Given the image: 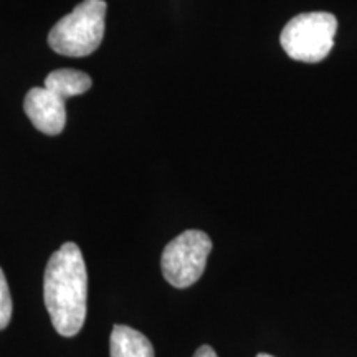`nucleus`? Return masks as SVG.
Wrapping results in <instances>:
<instances>
[{
  "label": "nucleus",
  "mask_w": 357,
  "mask_h": 357,
  "mask_svg": "<svg viewBox=\"0 0 357 357\" xmlns=\"http://www.w3.org/2000/svg\"><path fill=\"white\" fill-rule=\"evenodd\" d=\"M12 319V298L6 275L0 268V331L6 329Z\"/></svg>",
  "instance_id": "nucleus-8"
},
{
  "label": "nucleus",
  "mask_w": 357,
  "mask_h": 357,
  "mask_svg": "<svg viewBox=\"0 0 357 357\" xmlns=\"http://www.w3.org/2000/svg\"><path fill=\"white\" fill-rule=\"evenodd\" d=\"M109 352L111 357H155L149 339L123 324H116L111 331Z\"/></svg>",
  "instance_id": "nucleus-6"
},
{
  "label": "nucleus",
  "mask_w": 357,
  "mask_h": 357,
  "mask_svg": "<svg viewBox=\"0 0 357 357\" xmlns=\"http://www.w3.org/2000/svg\"><path fill=\"white\" fill-rule=\"evenodd\" d=\"M105 0H83L68 15L58 20L48 33V45L63 56H88L105 37Z\"/></svg>",
  "instance_id": "nucleus-2"
},
{
  "label": "nucleus",
  "mask_w": 357,
  "mask_h": 357,
  "mask_svg": "<svg viewBox=\"0 0 357 357\" xmlns=\"http://www.w3.org/2000/svg\"><path fill=\"white\" fill-rule=\"evenodd\" d=\"M43 298L55 331L65 337L77 336L86 318L88 301L86 265L77 243L61 245L48 260Z\"/></svg>",
  "instance_id": "nucleus-1"
},
{
  "label": "nucleus",
  "mask_w": 357,
  "mask_h": 357,
  "mask_svg": "<svg viewBox=\"0 0 357 357\" xmlns=\"http://www.w3.org/2000/svg\"><path fill=\"white\" fill-rule=\"evenodd\" d=\"M257 357H273V356H270V354H263V352H261V354H258Z\"/></svg>",
  "instance_id": "nucleus-10"
},
{
  "label": "nucleus",
  "mask_w": 357,
  "mask_h": 357,
  "mask_svg": "<svg viewBox=\"0 0 357 357\" xmlns=\"http://www.w3.org/2000/svg\"><path fill=\"white\" fill-rule=\"evenodd\" d=\"M45 88L66 101L68 98L86 93L91 88V77L78 70H55L45 78Z\"/></svg>",
  "instance_id": "nucleus-7"
},
{
  "label": "nucleus",
  "mask_w": 357,
  "mask_h": 357,
  "mask_svg": "<svg viewBox=\"0 0 357 357\" xmlns=\"http://www.w3.org/2000/svg\"><path fill=\"white\" fill-rule=\"evenodd\" d=\"M212 240L202 230H185L167 243L160 258L164 278L174 288H189L197 283L207 266Z\"/></svg>",
  "instance_id": "nucleus-4"
},
{
  "label": "nucleus",
  "mask_w": 357,
  "mask_h": 357,
  "mask_svg": "<svg viewBox=\"0 0 357 357\" xmlns=\"http://www.w3.org/2000/svg\"><path fill=\"white\" fill-rule=\"evenodd\" d=\"M24 109L29 119L40 132L56 136L65 129V100L47 88H32L26 93Z\"/></svg>",
  "instance_id": "nucleus-5"
},
{
  "label": "nucleus",
  "mask_w": 357,
  "mask_h": 357,
  "mask_svg": "<svg viewBox=\"0 0 357 357\" xmlns=\"http://www.w3.org/2000/svg\"><path fill=\"white\" fill-rule=\"evenodd\" d=\"M194 357H218V356H217V352L213 351V347L205 344V346H200L199 349L195 351Z\"/></svg>",
  "instance_id": "nucleus-9"
},
{
  "label": "nucleus",
  "mask_w": 357,
  "mask_h": 357,
  "mask_svg": "<svg viewBox=\"0 0 357 357\" xmlns=\"http://www.w3.org/2000/svg\"><path fill=\"white\" fill-rule=\"evenodd\" d=\"M336 32L337 20L333 13H301L284 25L280 42L287 55L293 60L318 63L333 50Z\"/></svg>",
  "instance_id": "nucleus-3"
}]
</instances>
